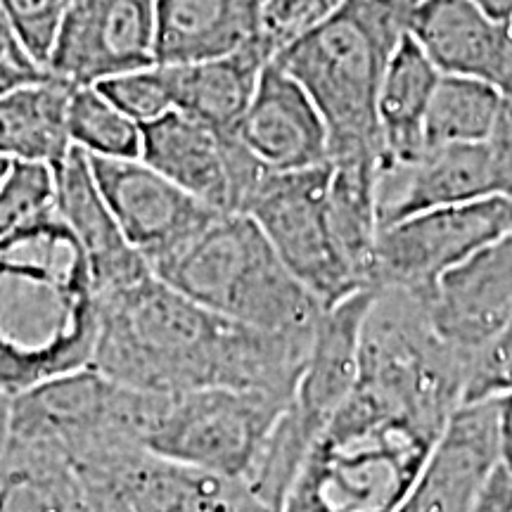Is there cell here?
<instances>
[{
    "label": "cell",
    "instance_id": "1",
    "mask_svg": "<svg viewBox=\"0 0 512 512\" xmlns=\"http://www.w3.org/2000/svg\"><path fill=\"white\" fill-rule=\"evenodd\" d=\"M311 339L238 323L147 273L100 297L91 366L143 392L228 387L292 401Z\"/></svg>",
    "mask_w": 512,
    "mask_h": 512
},
{
    "label": "cell",
    "instance_id": "2",
    "mask_svg": "<svg viewBox=\"0 0 512 512\" xmlns=\"http://www.w3.org/2000/svg\"><path fill=\"white\" fill-rule=\"evenodd\" d=\"M100 290L57 211L0 240V389L15 396L91 366Z\"/></svg>",
    "mask_w": 512,
    "mask_h": 512
},
{
    "label": "cell",
    "instance_id": "3",
    "mask_svg": "<svg viewBox=\"0 0 512 512\" xmlns=\"http://www.w3.org/2000/svg\"><path fill=\"white\" fill-rule=\"evenodd\" d=\"M448 418L356 380L306 451L280 512H394Z\"/></svg>",
    "mask_w": 512,
    "mask_h": 512
},
{
    "label": "cell",
    "instance_id": "4",
    "mask_svg": "<svg viewBox=\"0 0 512 512\" xmlns=\"http://www.w3.org/2000/svg\"><path fill=\"white\" fill-rule=\"evenodd\" d=\"M152 273L197 304L261 330L313 335L323 304L247 214L221 211Z\"/></svg>",
    "mask_w": 512,
    "mask_h": 512
},
{
    "label": "cell",
    "instance_id": "5",
    "mask_svg": "<svg viewBox=\"0 0 512 512\" xmlns=\"http://www.w3.org/2000/svg\"><path fill=\"white\" fill-rule=\"evenodd\" d=\"M406 34V24L373 5L344 0L290 46L273 57L294 76L330 136V162L380 159L377 93L387 57Z\"/></svg>",
    "mask_w": 512,
    "mask_h": 512
},
{
    "label": "cell",
    "instance_id": "6",
    "mask_svg": "<svg viewBox=\"0 0 512 512\" xmlns=\"http://www.w3.org/2000/svg\"><path fill=\"white\" fill-rule=\"evenodd\" d=\"M155 396L93 366L55 375L12 396L8 441L72 465L117 448H143Z\"/></svg>",
    "mask_w": 512,
    "mask_h": 512
},
{
    "label": "cell",
    "instance_id": "7",
    "mask_svg": "<svg viewBox=\"0 0 512 512\" xmlns=\"http://www.w3.org/2000/svg\"><path fill=\"white\" fill-rule=\"evenodd\" d=\"M287 403L228 387L157 394L143 448L245 482Z\"/></svg>",
    "mask_w": 512,
    "mask_h": 512
},
{
    "label": "cell",
    "instance_id": "8",
    "mask_svg": "<svg viewBox=\"0 0 512 512\" xmlns=\"http://www.w3.org/2000/svg\"><path fill=\"white\" fill-rule=\"evenodd\" d=\"M330 164L302 171L266 169L240 214H247L294 278L323 304L370 290L344 259L328 216Z\"/></svg>",
    "mask_w": 512,
    "mask_h": 512
},
{
    "label": "cell",
    "instance_id": "9",
    "mask_svg": "<svg viewBox=\"0 0 512 512\" xmlns=\"http://www.w3.org/2000/svg\"><path fill=\"white\" fill-rule=\"evenodd\" d=\"M98 512H275L242 479L117 448L76 463Z\"/></svg>",
    "mask_w": 512,
    "mask_h": 512
},
{
    "label": "cell",
    "instance_id": "10",
    "mask_svg": "<svg viewBox=\"0 0 512 512\" xmlns=\"http://www.w3.org/2000/svg\"><path fill=\"white\" fill-rule=\"evenodd\" d=\"M512 235V200L484 197L389 223L375 249L373 287L425 292L453 266Z\"/></svg>",
    "mask_w": 512,
    "mask_h": 512
},
{
    "label": "cell",
    "instance_id": "11",
    "mask_svg": "<svg viewBox=\"0 0 512 512\" xmlns=\"http://www.w3.org/2000/svg\"><path fill=\"white\" fill-rule=\"evenodd\" d=\"M155 0H69L46 72L98 86L155 60Z\"/></svg>",
    "mask_w": 512,
    "mask_h": 512
},
{
    "label": "cell",
    "instance_id": "12",
    "mask_svg": "<svg viewBox=\"0 0 512 512\" xmlns=\"http://www.w3.org/2000/svg\"><path fill=\"white\" fill-rule=\"evenodd\" d=\"M88 159L121 233L147 261L150 271L221 214L195 200L140 157L107 159L88 155Z\"/></svg>",
    "mask_w": 512,
    "mask_h": 512
},
{
    "label": "cell",
    "instance_id": "13",
    "mask_svg": "<svg viewBox=\"0 0 512 512\" xmlns=\"http://www.w3.org/2000/svg\"><path fill=\"white\" fill-rule=\"evenodd\" d=\"M498 465L496 399L460 403L394 512H475Z\"/></svg>",
    "mask_w": 512,
    "mask_h": 512
},
{
    "label": "cell",
    "instance_id": "14",
    "mask_svg": "<svg viewBox=\"0 0 512 512\" xmlns=\"http://www.w3.org/2000/svg\"><path fill=\"white\" fill-rule=\"evenodd\" d=\"M418 297L437 335L472 361L512 320V235L453 266Z\"/></svg>",
    "mask_w": 512,
    "mask_h": 512
},
{
    "label": "cell",
    "instance_id": "15",
    "mask_svg": "<svg viewBox=\"0 0 512 512\" xmlns=\"http://www.w3.org/2000/svg\"><path fill=\"white\" fill-rule=\"evenodd\" d=\"M373 287L328 306L313 330L309 358L292 401L280 415L283 425L306 451L339 411L358 380L361 328Z\"/></svg>",
    "mask_w": 512,
    "mask_h": 512
},
{
    "label": "cell",
    "instance_id": "16",
    "mask_svg": "<svg viewBox=\"0 0 512 512\" xmlns=\"http://www.w3.org/2000/svg\"><path fill=\"white\" fill-rule=\"evenodd\" d=\"M228 136L273 171H302L330 164V136L323 114L302 83L271 60L238 128Z\"/></svg>",
    "mask_w": 512,
    "mask_h": 512
},
{
    "label": "cell",
    "instance_id": "17",
    "mask_svg": "<svg viewBox=\"0 0 512 512\" xmlns=\"http://www.w3.org/2000/svg\"><path fill=\"white\" fill-rule=\"evenodd\" d=\"M494 195H503V183L491 143L427 147L411 164L377 171L380 230L420 211Z\"/></svg>",
    "mask_w": 512,
    "mask_h": 512
},
{
    "label": "cell",
    "instance_id": "18",
    "mask_svg": "<svg viewBox=\"0 0 512 512\" xmlns=\"http://www.w3.org/2000/svg\"><path fill=\"white\" fill-rule=\"evenodd\" d=\"M406 31L441 74L475 76L510 93V27L484 15L472 0H420Z\"/></svg>",
    "mask_w": 512,
    "mask_h": 512
},
{
    "label": "cell",
    "instance_id": "19",
    "mask_svg": "<svg viewBox=\"0 0 512 512\" xmlns=\"http://www.w3.org/2000/svg\"><path fill=\"white\" fill-rule=\"evenodd\" d=\"M53 174L55 211L86 252L100 297L152 273L147 261L121 233L110 204L98 188L86 152L72 147V152L55 166Z\"/></svg>",
    "mask_w": 512,
    "mask_h": 512
},
{
    "label": "cell",
    "instance_id": "20",
    "mask_svg": "<svg viewBox=\"0 0 512 512\" xmlns=\"http://www.w3.org/2000/svg\"><path fill=\"white\" fill-rule=\"evenodd\" d=\"M140 159L216 211H230L226 138L188 114L169 110L140 126Z\"/></svg>",
    "mask_w": 512,
    "mask_h": 512
},
{
    "label": "cell",
    "instance_id": "21",
    "mask_svg": "<svg viewBox=\"0 0 512 512\" xmlns=\"http://www.w3.org/2000/svg\"><path fill=\"white\" fill-rule=\"evenodd\" d=\"M157 64L214 60L261 41L264 0H155Z\"/></svg>",
    "mask_w": 512,
    "mask_h": 512
},
{
    "label": "cell",
    "instance_id": "22",
    "mask_svg": "<svg viewBox=\"0 0 512 512\" xmlns=\"http://www.w3.org/2000/svg\"><path fill=\"white\" fill-rule=\"evenodd\" d=\"M271 60L273 53L261 38L214 60L162 64L169 81L171 105L221 136H228L238 128L252 102L259 76Z\"/></svg>",
    "mask_w": 512,
    "mask_h": 512
},
{
    "label": "cell",
    "instance_id": "23",
    "mask_svg": "<svg viewBox=\"0 0 512 512\" xmlns=\"http://www.w3.org/2000/svg\"><path fill=\"white\" fill-rule=\"evenodd\" d=\"M441 72L415 38L403 34L384 64L377 93L380 169L406 166L427 150L425 121Z\"/></svg>",
    "mask_w": 512,
    "mask_h": 512
},
{
    "label": "cell",
    "instance_id": "24",
    "mask_svg": "<svg viewBox=\"0 0 512 512\" xmlns=\"http://www.w3.org/2000/svg\"><path fill=\"white\" fill-rule=\"evenodd\" d=\"M74 86L48 74L0 95V157L55 169L72 152L69 100Z\"/></svg>",
    "mask_w": 512,
    "mask_h": 512
},
{
    "label": "cell",
    "instance_id": "25",
    "mask_svg": "<svg viewBox=\"0 0 512 512\" xmlns=\"http://www.w3.org/2000/svg\"><path fill=\"white\" fill-rule=\"evenodd\" d=\"M0 512H98L67 458L8 441L0 456Z\"/></svg>",
    "mask_w": 512,
    "mask_h": 512
},
{
    "label": "cell",
    "instance_id": "26",
    "mask_svg": "<svg viewBox=\"0 0 512 512\" xmlns=\"http://www.w3.org/2000/svg\"><path fill=\"white\" fill-rule=\"evenodd\" d=\"M377 166L380 159L330 162L328 216L344 259L361 283L373 287L375 249L380 238L377 211Z\"/></svg>",
    "mask_w": 512,
    "mask_h": 512
},
{
    "label": "cell",
    "instance_id": "27",
    "mask_svg": "<svg viewBox=\"0 0 512 512\" xmlns=\"http://www.w3.org/2000/svg\"><path fill=\"white\" fill-rule=\"evenodd\" d=\"M505 93L475 76L441 74L425 121L427 147L489 143L501 124Z\"/></svg>",
    "mask_w": 512,
    "mask_h": 512
},
{
    "label": "cell",
    "instance_id": "28",
    "mask_svg": "<svg viewBox=\"0 0 512 512\" xmlns=\"http://www.w3.org/2000/svg\"><path fill=\"white\" fill-rule=\"evenodd\" d=\"M69 136L91 157H140V124L107 100L95 86H74L69 100Z\"/></svg>",
    "mask_w": 512,
    "mask_h": 512
},
{
    "label": "cell",
    "instance_id": "29",
    "mask_svg": "<svg viewBox=\"0 0 512 512\" xmlns=\"http://www.w3.org/2000/svg\"><path fill=\"white\" fill-rule=\"evenodd\" d=\"M55 209V174L46 164L12 162L0 181V240Z\"/></svg>",
    "mask_w": 512,
    "mask_h": 512
},
{
    "label": "cell",
    "instance_id": "30",
    "mask_svg": "<svg viewBox=\"0 0 512 512\" xmlns=\"http://www.w3.org/2000/svg\"><path fill=\"white\" fill-rule=\"evenodd\" d=\"M69 0H0V15L22 55L46 69Z\"/></svg>",
    "mask_w": 512,
    "mask_h": 512
},
{
    "label": "cell",
    "instance_id": "31",
    "mask_svg": "<svg viewBox=\"0 0 512 512\" xmlns=\"http://www.w3.org/2000/svg\"><path fill=\"white\" fill-rule=\"evenodd\" d=\"M95 88L140 126L174 110L162 64L112 76V79L100 81Z\"/></svg>",
    "mask_w": 512,
    "mask_h": 512
},
{
    "label": "cell",
    "instance_id": "32",
    "mask_svg": "<svg viewBox=\"0 0 512 512\" xmlns=\"http://www.w3.org/2000/svg\"><path fill=\"white\" fill-rule=\"evenodd\" d=\"M344 0H264L261 38L273 57L330 17Z\"/></svg>",
    "mask_w": 512,
    "mask_h": 512
},
{
    "label": "cell",
    "instance_id": "33",
    "mask_svg": "<svg viewBox=\"0 0 512 512\" xmlns=\"http://www.w3.org/2000/svg\"><path fill=\"white\" fill-rule=\"evenodd\" d=\"M508 392H512V320L498 332L494 342L472 356L463 403L496 399Z\"/></svg>",
    "mask_w": 512,
    "mask_h": 512
},
{
    "label": "cell",
    "instance_id": "34",
    "mask_svg": "<svg viewBox=\"0 0 512 512\" xmlns=\"http://www.w3.org/2000/svg\"><path fill=\"white\" fill-rule=\"evenodd\" d=\"M496 430L501 467L512 477V392L496 396Z\"/></svg>",
    "mask_w": 512,
    "mask_h": 512
},
{
    "label": "cell",
    "instance_id": "35",
    "mask_svg": "<svg viewBox=\"0 0 512 512\" xmlns=\"http://www.w3.org/2000/svg\"><path fill=\"white\" fill-rule=\"evenodd\" d=\"M475 512H512V477L498 465Z\"/></svg>",
    "mask_w": 512,
    "mask_h": 512
},
{
    "label": "cell",
    "instance_id": "36",
    "mask_svg": "<svg viewBox=\"0 0 512 512\" xmlns=\"http://www.w3.org/2000/svg\"><path fill=\"white\" fill-rule=\"evenodd\" d=\"M43 76H48V72L12 60L8 55H0V95L15 91V88L24 86V83L43 79Z\"/></svg>",
    "mask_w": 512,
    "mask_h": 512
},
{
    "label": "cell",
    "instance_id": "37",
    "mask_svg": "<svg viewBox=\"0 0 512 512\" xmlns=\"http://www.w3.org/2000/svg\"><path fill=\"white\" fill-rule=\"evenodd\" d=\"M484 15H489L494 22L505 24L510 27L512 24V0H472Z\"/></svg>",
    "mask_w": 512,
    "mask_h": 512
},
{
    "label": "cell",
    "instance_id": "38",
    "mask_svg": "<svg viewBox=\"0 0 512 512\" xmlns=\"http://www.w3.org/2000/svg\"><path fill=\"white\" fill-rule=\"evenodd\" d=\"M0 50H3V53L8 55V57H12V60H17V62H22V64H29V67H34V64H31V62L27 60V57L22 55V50L17 48L15 38L10 36L8 27H5L3 15H0ZM43 72H46V69H43Z\"/></svg>",
    "mask_w": 512,
    "mask_h": 512
},
{
    "label": "cell",
    "instance_id": "39",
    "mask_svg": "<svg viewBox=\"0 0 512 512\" xmlns=\"http://www.w3.org/2000/svg\"><path fill=\"white\" fill-rule=\"evenodd\" d=\"M10 403L12 396L0 389V456H3L10 439Z\"/></svg>",
    "mask_w": 512,
    "mask_h": 512
},
{
    "label": "cell",
    "instance_id": "40",
    "mask_svg": "<svg viewBox=\"0 0 512 512\" xmlns=\"http://www.w3.org/2000/svg\"><path fill=\"white\" fill-rule=\"evenodd\" d=\"M8 169H10V162H8V159L0 157V181H3V176L8 174Z\"/></svg>",
    "mask_w": 512,
    "mask_h": 512
},
{
    "label": "cell",
    "instance_id": "41",
    "mask_svg": "<svg viewBox=\"0 0 512 512\" xmlns=\"http://www.w3.org/2000/svg\"><path fill=\"white\" fill-rule=\"evenodd\" d=\"M0 55H5V53H3V50H0Z\"/></svg>",
    "mask_w": 512,
    "mask_h": 512
}]
</instances>
